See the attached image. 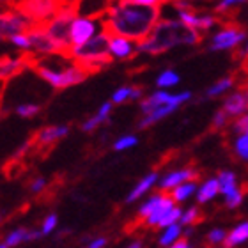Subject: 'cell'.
I'll return each instance as SVG.
<instances>
[{
    "mask_svg": "<svg viewBox=\"0 0 248 248\" xmlns=\"http://www.w3.org/2000/svg\"><path fill=\"white\" fill-rule=\"evenodd\" d=\"M61 2H48V0H34V2H20L15 5L16 11L29 18L34 27L46 25L61 9Z\"/></svg>",
    "mask_w": 248,
    "mask_h": 248,
    "instance_id": "cell-6",
    "label": "cell"
},
{
    "mask_svg": "<svg viewBox=\"0 0 248 248\" xmlns=\"http://www.w3.org/2000/svg\"><path fill=\"white\" fill-rule=\"evenodd\" d=\"M174 202H176V201L172 199V195H169V193H163V199H161V202L158 204V207L155 209V213L151 215L149 220H147L145 223H147L149 227H158L167 213L170 211V209H174Z\"/></svg>",
    "mask_w": 248,
    "mask_h": 248,
    "instance_id": "cell-18",
    "label": "cell"
},
{
    "mask_svg": "<svg viewBox=\"0 0 248 248\" xmlns=\"http://www.w3.org/2000/svg\"><path fill=\"white\" fill-rule=\"evenodd\" d=\"M179 236H181V225L176 223V225L169 227L165 232H163V236L160 238V245L161 247H172V245L179 239Z\"/></svg>",
    "mask_w": 248,
    "mask_h": 248,
    "instance_id": "cell-26",
    "label": "cell"
},
{
    "mask_svg": "<svg viewBox=\"0 0 248 248\" xmlns=\"http://www.w3.org/2000/svg\"><path fill=\"white\" fill-rule=\"evenodd\" d=\"M195 190H197V185L193 181H190V183H185V185H181V186H177L176 190L170 191V195L176 202H183L190 195H193V191Z\"/></svg>",
    "mask_w": 248,
    "mask_h": 248,
    "instance_id": "cell-25",
    "label": "cell"
},
{
    "mask_svg": "<svg viewBox=\"0 0 248 248\" xmlns=\"http://www.w3.org/2000/svg\"><path fill=\"white\" fill-rule=\"evenodd\" d=\"M218 183H220V193H223L225 197L238 190L236 188V176L232 172H222L220 177H218Z\"/></svg>",
    "mask_w": 248,
    "mask_h": 248,
    "instance_id": "cell-24",
    "label": "cell"
},
{
    "mask_svg": "<svg viewBox=\"0 0 248 248\" xmlns=\"http://www.w3.org/2000/svg\"><path fill=\"white\" fill-rule=\"evenodd\" d=\"M248 59V45H247V48H245V61Z\"/></svg>",
    "mask_w": 248,
    "mask_h": 248,
    "instance_id": "cell-46",
    "label": "cell"
},
{
    "mask_svg": "<svg viewBox=\"0 0 248 248\" xmlns=\"http://www.w3.org/2000/svg\"><path fill=\"white\" fill-rule=\"evenodd\" d=\"M201 220H202V215H201V211H199V207H190V209L183 215L181 223L183 225H195V223H199Z\"/></svg>",
    "mask_w": 248,
    "mask_h": 248,
    "instance_id": "cell-31",
    "label": "cell"
},
{
    "mask_svg": "<svg viewBox=\"0 0 248 248\" xmlns=\"http://www.w3.org/2000/svg\"><path fill=\"white\" fill-rule=\"evenodd\" d=\"M11 43L13 45H16V46H20L21 50H29V48H32V43H31V37H29V34H21V36H16L11 39Z\"/></svg>",
    "mask_w": 248,
    "mask_h": 248,
    "instance_id": "cell-38",
    "label": "cell"
},
{
    "mask_svg": "<svg viewBox=\"0 0 248 248\" xmlns=\"http://www.w3.org/2000/svg\"><path fill=\"white\" fill-rule=\"evenodd\" d=\"M0 248H9V247H7L5 243H2V245H0Z\"/></svg>",
    "mask_w": 248,
    "mask_h": 248,
    "instance_id": "cell-47",
    "label": "cell"
},
{
    "mask_svg": "<svg viewBox=\"0 0 248 248\" xmlns=\"http://www.w3.org/2000/svg\"><path fill=\"white\" fill-rule=\"evenodd\" d=\"M110 32L105 29L99 34L87 41L82 46H75L71 48L69 52V59L77 62L78 66L85 69V71L91 75V73H96L99 69H103L105 66H108L112 62V52H110Z\"/></svg>",
    "mask_w": 248,
    "mask_h": 248,
    "instance_id": "cell-4",
    "label": "cell"
},
{
    "mask_svg": "<svg viewBox=\"0 0 248 248\" xmlns=\"http://www.w3.org/2000/svg\"><path fill=\"white\" fill-rule=\"evenodd\" d=\"M234 131H236V133H247L248 131V114L243 115V117H239V119L234 123Z\"/></svg>",
    "mask_w": 248,
    "mask_h": 248,
    "instance_id": "cell-41",
    "label": "cell"
},
{
    "mask_svg": "<svg viewBox=\"0 0 248 248\" xmlns=\"http://www.w3.org/2000/svg\"><path fill=\"white\" fill-rule=\"evenodd\" d=\"M225 238H227L225 231H222V229H213L211 232L207 234V243H209V245H218L220 241H225Z\"/></svg>",
    "mask_w": 248,
    "mask_h": 248,
    "instance_id": "cell-37",
    "label": "cell"
},
{
    "mask_svg": "<svg viewBox=\"0 0 248 248\" xmlns=\"http://www.w3.org/2000/svg\"><path fill=\"white\" fill-rule=\"evenodd\" d=\"M181 218H183L181 209H179V207H174V209H170V211L163 217V220L160 222V225H158V227H167V229H169V227H172V225H176L177 220L181 222Z\"/></svg>",
    "mask_w": 248,
    "mask_h": 248,
    "instance_id": "cell-29",
    "label": "cell"
},
{
    "mask_svg": "<svg viewBox=\"0 0 248 248\" xmlns=\"http://www.w3.org/2000/svg\"><path fill=\"white\" fill-rule=\"evenodd\" d=\"M156 181H158V176H156L155 172H153V174H149V176H145L144 179H142V181L139 183V185L135 186V190L128 195L126 202H128V204H131V202L139 201V199H140L142 195H144L145 191H149V190H151V186L155 185Z\"/></svg>",
    "mask_w": 248,
    "mask_h": 248,
    "instance_id": "cell-20",
    "label": "cell"
},
{
    "mask_svg": "<svg viewBox=\"0 0 248 248\" xmlns=\"http://www.w3.org/2000/svg\"><path fill=\"white\" fill-rule=\"evenodd\" d=\"M140 247H142V243H140V241H135V243H131L128 248H140Z\"/></svg>",
    "mask_w": 248,
    "mask_h": 248,
    "instance_id": "cell-45",
    "label": "cell"
},
{
    "mask_svg": "<svg viewBox=\"0 0 248 248\" xmlns=\"http://www.w3.org/2000/svg\"><path fill=\"white\" fill-rule=\"evenodd\" d=\"M105 245H107V238H98V239H94L87 248H103Z\"/></svg>",
    "mask_w": 248,
    "mask_h": 248,
    "instance_id": "cell-44",
    "label": "cell"
},
{
    "mask_svg": "<svg viewBox=\"0 0 248 248\" xmlns=\"http://www.w3.org/2000/svg\"><path fill=\"white\" fill-rule=\"evenodd\" d=\"M190 179H199V174L195 170H191V169H183V170H176V172H170L169 176L161 181V190H176L177 186H181L186 183H190Z\"/></svg>",
    "mask_w": 248,
    "mask_h": 248,
    "instance_id": "cell-14",
    "label": "cell"
},
{
    "mask_svg": "<svg viewBox=\"0 0 248 248\" xmlns=\"http://www.w3.org/2000/svg\"><path fill=\"white\" fill-rule=\"evenodd\" d=\"M227 117H229V115L225 114L223 110L217 112V114H215V117H213V128H223V126L227 124Z\"/></svg>",
    "mask_w": 248,
    "mask_h": 248,
    "instance_id": "cell-40",
    "label": "cell"
},
{
    "mask_svg": "<svg viewBox=\"0 0 248 248\" xmlns=\"http://www.w3.org/2000/svg\"><path fill=\"white\" fill-rule=\"evenodd\" d=\"M161 199H163V193H158V195L151 197L149 201L140 207V209H139V220H140V222H147V220H149V217L155 213V209L158 207V204L161 202Z\"/></svg>",
    "mask_w": 248,
    "mask_h": 248,
    "instance_id": "cell-23",
    "label": "cell"
},
{
    "mask_svg": "<svg viewBox=\"0 0 248 248\" xmlns=\"http://www.w3.org/2000/svg\"><path fill=\"white\" fill-rule=\"evenodd\" d=\"M45 185H46V181H45L43 177H39V179H36V181L31 185V190L34 191V193H37V191H41L43 188H45Z\"/></svg>",
    "mask_w": 248,
    "mask_h": 248,
    "instance_id": "cell-42",
    "label": "cell"
},
{
    "mask_svg": "<svg viewBox=\"0 0 248 248\" xmlns=\"http://www.w3.org/2000/svg\"><path fill=\"white\" fill-rule=\"evenodd\" d=\"M27 57V66L34 69V71L46 80L53 89H66L71 87V85H77V83L83 82L85 78L89 77V73L85 69L78 66L77 62H67V59L62 66H59V62L55 64V61L48 57H32V55H25Z\"/></svg>",
    "mask_w": 248,
    "mask_h": 248,
    "instance_id": "cell-3",
    "label": "cell"
},
{
    "mask_svg": "<svg viewBox=\"0 0 248 248\" xmlns=\"http://www.w3.org/2000/svg\"><path fill=\"white\" fill-rule=\"evenodd\" d=\"M247 135H248V131H247Z\"/></svg>",
    "mask_w": 248,
    "mask_h": 248,
    "instance_id": "cell-48",
    "label": "cell"
},
{
    "mask_svg": "<svg viewBox=\"0 0 248 248\" xmlns=\"http://www.w3.org/2000/svg\"><path fill=\"white\" fill-rule=\"evenodd\" d=\"M29 37H31V43H32V50H36V52H39V53H45V55H55V57L62 55V57H64L62 48L53 41L52 37L48 36L43 27H34V29L29 32Z\"/></svg>",
    "mask_w": 248,
    "mask_h": 248,
    "instance_id": "cell-10",
    "label": "cell"
},
{
    "mask_svg": "<svg viewBox=\"0 0 248 248\" xmlns=\"http://www.w3.org/2000/svg\"><path fill=\"white\" fill-rule=\"evenodd\" d=\"M161 4L142 5L139 0L133 2H119L105 9L103 21L105 29L110 36H119L129 41H145L160 23Z\"/></svg>",
    "mask_w": 248,
    "mask_h": 248,
    "instance_id": "cell-1",
    "label": "cell"
},
{
    "mask_svg": "<svg viewBox=\"0 0 248 248\" xmlns=\"http://www.w3.org/2000/svg\"><path fill=\"white\" fill-rule=\"evenodd\" d=\"M29 232L31 231H25V229H16L5 238V245L7 247H15V245L21 243V241H29Z\"/></svg>",
    "mask_w": 248,
    "mask_h": 248,
    "instance_id": "cell-28",
    "label": "cell"
},
{
    "mask_svg": "<svg viewBox=\"0 0 248 248\" xmlns=\"http://www.w3.org/2000/svg\"><path fill=\"white\" fill-rule=\"evenodd\" d=\"M201 43V34L195 29H190L179 20H163L156 29L151 32V36L139 45L140 52L145 53H163L179 45H197Z\"/></svg>",
    "mask_w": 248,
    "mask_h": 248,
    "instance_id": "cell-2",
    "label": "cell"
},
{
    "mask_svg": "<svg viewBox=\"0 0 248 248\" xmlns=\"http://www.w3.org/2000/svg\"><path fill=\"white\" fill-rule=\"evenodd\" d=\"M37 112H39V105H32V103L20 105V107L16 108V114L21 115V117H32V115H36Z\"/></svg>",
    "mask_w": 248,
    "mask_h": 248,
    "instance_id": "cell-34",
    "label": "cell"
},
{
    "mask_svg": "<svg viewBox=\"0 0 248 248\" xmlns=\"http://www.w3.org/2000/svg\"><path fill=\"white\" fill-rule=\"evenodd\" d=\"M247 239H248V222H243L227 234V238H225L223 243H225L227 248H232V247H238V245L245 243Z\"/></svg>",
    "mask_w": 248,
    "mask_h": 248,
    "instance_id": "cell-19",
    "label": "cell"
},
{
    "mask_svg": "<svg viewBox=\"0 0 248 248\" xmlns=\"http://www.w3.org/2000/svg\"><path fill=\"white\" fill-rule=\"evenodd\" d=\"M179 82V77H177L176 71H170V69H167V71H163L158 77V87H170V85H176V83Z\"/></svg>",
    "mask_w": 248,
    "mask_h": 248,
    "instance_id": "cell-30",
    "label": "cell"
},
{
    "mask_svg": "<svg viewBox=\"0 0 248 248\" xmlns=\"http://www.w3.org/2000/svg\"><path fill=\"white\" fill-rule=\"evenodd\" d=\"M170 99H172V96L169 93L158 91V93L151 94V96L147 99H144V101H142V107H140V108H142L144 115H149V114H153L155 110L161 108L163 105L170 103Z\"/></svg>",
    "mask_w": 248,
    "mask_h": 248,
    "instance_id": "cell-17",
    "label": "cell"
},
{
    "mask_svg": "<svg viewBox=\"0 0 248 248\" xmlns=\"http://www.w3.org/2000/svg\"><path fill=\"white\" fill-rule=\"evenodd\" d=\"M135 144H137V137H131V135H128V137H123V139H119L117 142H115L114 149L115 151H124V149L133 147Z\"/></svg>",
    "mask_w": 248,
    "mask_h": 248,
    "instance_id": "cell-36",
    "label": "cell"
},
{
    "mask_svg": "<svg viewBox=\"0 0 248 248\" xmlns=\"http://www.w3.org/2000/svg\"><path fill=\"white\" fill-rule=\"evenodd\" d=\"M191 98V94L190 93H181V94H176V96H172V99H170V103H167V105H163L161 108H158V110H155L153 114H149V115H144V119L140 121L139 123V128H149L151 124H155V123H158V121H161L163 117H167V115H170L174 110L179 107V105H183L185 101H188V99Z\"/></svg>",
    "mask_w": 248,
    "mask_h": 248,
    "instance_id": "cell-11",
    "label": "cell"
},
{
    "mask_svg": "<svg viewBox=\"0 0 248 248\" xmlns=\"http://www.w3.org/2000/svg\"><path fill=\"white\" fill-rule=\"evenodd\" d=\"M135 48H139V46H135L129 39H124V37L112 36V39H110V52H112V55L117 59L135 57V53H137Z\"/></svg>",
    "mask_w": 248,
    "mask_h": 248,
    "instance_id": "cell-15",
    "label": "cell"
},
{
    "mask_svg": "<svg viewBox=\"0 0 248 248\" xmlns=\"http://www.w3.org/2000/svg\"><path fill=\"white\" fill-rule=\"evenodd\" d=\"M169 248H190V247H188V238H185V236H183V238H179L176 243L172 245V247H169Z\"/></svg>",
    "mask_w": 248,
    "mask_h": 248,
    "instance_id": "cell-43",
    "label": "cell"
},
{
    "mask_svg": "<svg viewBox=\"0 0 248 248\" xmlns=\"http://www.w3.org/2000/svg\"><path fill=\"white\" fill-rule=\"evenodd\" d=\"M248 110V89H243L239 93L231 94L225 103H223V112L229 117H238V115L245 114Z\"/></svg>",
    "mask_w": 248,
    "mask_h": 248,
    "instance_id": "cell-13",
    "label": "cell"
},
{
    "mask_svg": "<svg viewBox=\"0 0 248 248\" xmlns=\"http://www.w3.org/2000/svg\"><path fill=\"white\" fill-rule=\"evenodd\" d=\"M236 155H238L241 160L248 161V135H241V137L236 140Z\"/></svg>",
    "mask_w": 248,
    "mask_h": 248,
    "instance_id": "cell-32",
    "label": "cell"
},
{
    "mask_svg": "<svg viewBox=\"0 0 248 248\" xmlns=\"http://www.w3.org/2000/svg\"><path fill=\"white\" fill-rule=\"evenodd\" d=\"M234 85V78H223V80H220V82H217L215 85H213L209 91H207V96L209 98H215V96H218V94L225 93V91H229V89Z\"/></svg>",
    "mask_w": 248,
    "mask_h": 248,
    "instance_id": "cell-27",
    "label": "cell"
},
{
    "mask_svg": "<svg viewBox=\"0 0 248 248\" xmlns=\"http://www.w3.org/2000/svg\"><path fill=\"white\" fill-rule=\"evenodd\" d=\"M218 191H220V183H218V179H207V181L201 186V190L197 191V201H199V204L209 202L211 199L217 197Z\"/></svg>",
    "mask_w": 248,
    "mask_h": 248,
    "instance_id": "cell-21",
    "label": "cell"
},
{
    "mask_svg": "<svg viewBox=\"0 0 248 248\" xmlns=\"http://www.w3.org/2000/svg\"><path fill=\"white\" fill-rule=\"evenodd\" d=\"M78 9H80V4H75V2L66 4V2H62L57 15L53 16L46 25H43L45 32L62 48L64 57H67V59H69V52H71V48H73L71 27H73V23H75V20L78 18L77 16Z\"/></svg>",
    "mask_w": 248,
    "mask_h": 248,
    "instance_id": "cell-5",
    "label": "cell"
},
{
    "mask_svg": "<svg viewBox=\"0 0 248 248\" xmlns=\"http://www.w3.org/2000/svg\"><path fill=\"white\" fill-rule=\"evenodd\" d=\"M243 195H245L243 190L232 191L231 195L225 197V206H227V207H236V206H239V204H241V201H243Z\"/></svg>",
    "mask_w": 248,
    "mask_h": 248,
    "instance_id": "cell-35",
    "label": "cell"
},
{
    "mask_svg": "<svg viewBox=\"0 0 248 248\" xmlns=\"http://www.w3.org/2000/svg\"><path fill=\"white\" fill-rule=\"evenodd\" d=\"M27 66V57H16V59H11V57H4L2 59V64H0V77L7 80V78H13L16 75H20L21 69Z\"/></svg>",
    "mask_w": 248,
    "mask_h": 248,
    "instance_id": "cell-16",
    "label": "cell"
},
{
    "mask_svg": "<svg viewBox=\"0 0 248 248\" xmlns=\"http://www.w3.org/2000/svg\"><path fill=\"white\" fill-rule=\"evenodd\" d=\"M67 131H69L67 126H48V128H43L37 131L36 137L32 139V144L36 147H52L57 140L66 137Z\"/></svg>",
    "mask_w": 248,
    "mask_h": 248,
    "instance_id": "cell-12",
    "label": "cell"
},
{
    "mask_svg": "<svg viewBox=\"0 0 248 248\" xmlns=\"http://www.w3.org/2000/svg\"><path fill=\"white\" fill-rule=\"evenodd\" d=\"M32 29H34L32 21L21 15L20 11H16L15 7L5 11L4 15H2V18H0V34H2L4 39L7 37L9 41L16 36L29 34Z\"/></svg>",
    "mask_w": 248,
    "mask_h": 248,
    "instance_id": "cell-7",
    "label": "cell"
},
{
    "mask_svg": "<svg viewBox=\"0 0 248 248\" xmlns=\"http://www.w3.org/2000/svg\"><path fill=\"white\" fill-rule=\"evenodd\" d=\"M110 110H112V103H105L101 108H99V112L96 115H94L93 119H89L87 123H83L82 129L83 131H93V129H96L101 123H105V119L108 117Z\"/></svg>",
    "mask_w": 248,
    "mask_h": 248,
    "instance_id": "cell-22",
    "label": "cell"
},
{
    "mask_svg": "<svg viewBox=\"0 0 248 248\" xmlns=\"http://www.w3.org/2000/svg\"><path fill=\"white\" fill-rule=\"evenodd\" d=\"M131 94H133V87H121L119 91H115L114 96H112V103H115V105L124 103L126 99H131Z\"/></svg>",
    "mask_w": 248,
    "mask_h": 248,
    "instance_id": "cell-33",
    "label": "cell"
},
{
    "mask_svg": "<svg viewBox=\"0 0 248 248\" xmlns=\"http://www.w3.org/2000/svg\"><path fill=\"white\" fill-rule=\"evenodd\" d=\"M243 39H245L243 29H239L238 25H229L213 37L209 50H213V52H217V50H231V48L238 46Z\"/></svg>",
    "mask_w": 248,
    "mask_h": 248,
    "instance_id": "cell-9",
    "label": "cell"
},
{
    "mask_svg": "<svg viewBox=\"0 0 248 248\" xmlns=\"http://www.w3.org/2000/svg\"><path fill=\"white\" fill-rule=\"evenodd\" d=\"M55 225H57V217L55 215H50V217L45 220V223H43V229H41V232L43 236H46V234H50L55 229Z\"/></svg>",
    "mask_w": 248,
    "mask_h": 248,
    "instance_id": "cell-39",
    "label": "cell"
},
{
    "mask_svg": "<svg viewBox=\"0 0 248 248\" xmlns=\"http://www.w3.org/2000/svg\"><path fill=\"white\" fill-rule=\"evenodd\" d=\"M99 27L103 29L105 21L98 20L96 18H91V16H78L75 23L71 27V45L73 48L75 46H82L87 41H91L96 34H99L101 31H98ZM105 31V29H103Z\"/></svg>",
    "mask_w": 248,
    "mask_h": 248,
    "instance_id": "cell-8",
    "label": "cell"
}]
</instances>
